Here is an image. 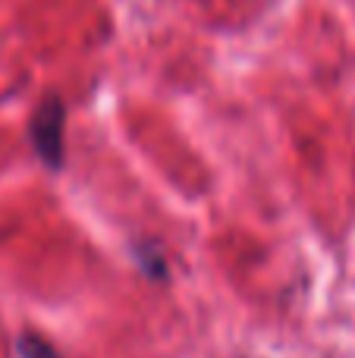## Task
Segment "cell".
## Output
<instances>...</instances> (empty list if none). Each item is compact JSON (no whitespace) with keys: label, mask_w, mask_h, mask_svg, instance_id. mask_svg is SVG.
Wrapping results in <instances>:
<instances>
[{"label":"cell","mask_w":355,"mask_h":358,"mask_svg":"<svg viewBox=\"0 0 355 358\" xmlns=\"http://www.w3.org/2000/svg\"><path fill=\"white\" fill-rule=\"evenodd\" d=\"M63 120H66L63 101L57 94H48L38 104V110L31 113V123H29V138L35 145L38 157L54 170L63 164Z\"/></svg>","instance_id":"1"},{"label":"cell","mask_w":355,"mask_h":358,"mask_svg":"<svg viewBox=\"0 0 355 358\" xmlns=\"http://www.w3.org/2000/svg\"><path fill=\"white\" fill-rule=\"evenodd\" d=\"M16 352H19V358H60V352H57L48 340H41L38 334H22L19 336Z\"/></svg>","instance_id":"2"},{"label":"cell","mask_w":355,"mask_h":358,"mask_svg":"<svg viewBox=\"0 0 355 358\" xmlns=\"http://www.w3.org/2000/svg\"><path fill=\"white\" fill-rule=\"evenodd\" d=\"M136 255H138V264H142V271H145V273L164 277V258L157 255V245H154V242H151V245L136 248Z\"/></svg>","instance_id":"3"}]
</instances>
